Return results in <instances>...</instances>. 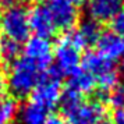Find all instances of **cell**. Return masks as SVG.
<instances>
[{
	"label": "cell",
	"instance_id": "obj_1",
	"mask_svg": "<svg viewBox=\"0 0 124 124\" xmlns=\"http://www.w3.org/2000/svg\"><path fill=\"white\" fill-rule=\"evenodd\" d=\"M49 70L21 54L8 64V70L4 78V86L8 92V96H11L14 101L31 96L36 85Z\"/></svg>",
	"mask_w": 124,
	"mask_h": 124
},
{
	"label": "cell",
	"instance_id": "obj_2",
	"mask_svg": "<svg viewBox=\"0 0 124 124\" xmlns=\"http://www.w3.org/2000/svg\"><path fill=\"white\" fill-rule=\"evenodd\" d=\"M59 105L66 124H105L107 121L105 103L86 99L68 89L63 91Z\"/></svg>",
	"mask_w": 124,
	"mask_h": 124
},
{
	"label": "cell",
	"instance_id": "obj_3",
	"mask_svg": "<svg viewBox=\"0 0 124 124\" xmlns=\"http://www.w3.org/2000/svg\"><path fill=\"white\" fill-rule=\"evenodd\" d=\"M84 49L79 46L71 31L64 32L53 46V67L52 70L62 78L71 77L79 67Z\"/></svg>",
	"mask_w": 124,
	"mask_h": 124
},
{
	"label": "cell",
	"instance_id": "obj_4",
	"mask_svg": "<svg viewBox=\"0 0 124 124\" xmlns=\"http://www.w3.org/2000/svg\"><path fill=\"white\" fill-rule=\"evenodd\" d=\"M81 68L89 73L96 84V89H99L103 93L110 92L113 88L120 85V74L116 64L103 60L95 52H89L82 56Z\"/></svg>",
	"mask_w": 124,
	"mask_h": 124
},
{
	"label": "cell",
	"instance_id": "obj_5",
	"mask_svg": "<svg viewBox=\"0 0 124 124\" xmlns=\"http://www.w3.org/2000/svg\"><path fill=\"white\" fill-rule=\"evenodd\" d=\"M0 34L3 38L20 45L25 43L31 36L28 8L24 4H18L3 10L0 13Z\"/></svg>",
	"mask_w": 124,
	"mask_h": 124
},
{
	"label": "cell",
	"instance_id": "obj_6",
	"mask_svg": "<svg viewBox=\"0 0 124 124\" xmlns=\"http://www.w3.org/2000/svg\"><path fill=\"white\" fill-rule=\"evenodd\" d=\"M63 95V86L60 77L53 70H49L45 77L40 79L36 88L29 96V101L38 103L39 106L46 109L47 112H53L54 107L59 106Z\"/></svg>",
	"mask_w": 124,
	"mask_h": 124
},
{
	"label": "cell",
	"instance_id": "obj_7",
	"mask_svg": "<svg viewBox=\"0 0 124 124\" xmlns=\"http://www.w3.org/2000/svg\"><path fill=\"white\" fill-rule=\"evenodd\" d=\"M45 4L53 18L57 31L68 32L75 28L79 18L77 6H74L68 0H47Z\"/></svg>",
	"mask_w": 124,
	"mask_h": 124
},
{
	"label": "cell",
	"instance_id": "obj_8",
	"mask_svg": "<svg viewBox=\"0 0 124 124\" xmlns=\"http://www.w3.org/2000/svg\"><path fill=\"white\" fill-rule=\"evenodd\" d=\"M21 54L49 70L53 63V45L50 39L34 35L29 36V39L24 43Z\"/></svg>",
	"mask_w": 124,
	"mask_h": 124
},
{
	"label": "cell",
	"instance_id": "obj_9",
	"mask_svg": "<svg viewBox=\"0 0 124 124\" xmlns=\"http://www.w3.org/2000/svg\"><path fill=\"white\" fill-rule=\"evenodd\" d=\"M28 20L29 29L31 32H34L35 36H42L49 39L52 35L57 32L53 18L45 3H38L31 10H28Z\"/></svg>",
	"mask_w": 124,
	"mask_h": 124
},
{
	"label": "cell",
	"instance_id": "obj_10",
	"mask_svg": "<svg viewBox=\"0 0 124 124\" xmlns=\"http://www.w3.org/2000/svg\"><path fill=\"white\" fill-rule=\"evenodd\" d=\"M96 54L109 63L116 64L124 57V39L114 32H102L95 43Z\"/></svg>",
	"mask_w": 124,
	"mask_h": 124
},
{
	"label": "cell",
	"instance_id": "obj_11",
	"mask_svg": "<svg viewBox=\"0 0 124 124\" xmlns=\"http://www.w3.org/2000/svg\"><path fill=\"white\" fill-rule=\"evenodd\" d=\"M123 0H86V16L101 25L112 23V20L123 10Z\"/></svg>",
	"mask_w": 124,
	"mask_h": 124
},
{
	"label": "cell",
	"instance_id": "obj_12",
	"mask_svg": "<svg viewBox=\"0 0 124 124\" xmlns=\"http://www.w3.org/2000/svg\"><path fill=\"white\" fill-rule=\"evenodd\" d=\"M16 118L18 124H46L50 118V112H47L38 103L28 101L21 107H18Z\"/></svg>",
	"mask_w": 124,
	"mask_h": 124
},
{
	"label": "cell",
	"instance_id": "obj_13",
	"mask_svg": "<svg viewBox=\"0 0 124 124\" xmlns=\"http://www.w3.org/2000/svg\"><path fill=\"white\" fill-rule=\"evenodd\" d=\"M73 35L74 38L77 39V42L79 43V46L82 49H86L89 46L95 45L96 40L99 39L102 31H101V25L95 21H92L89 18L84 20L82 23L79 24L77 28H74L73 31Z\"/></svg>",
	"mask_w": 124,
	"mask_h": 124
},
{
	"label": "cell",
	"instance_id": "obj_14",
	"mask_svg": "<svg viewBox=\"0 0 124 124\" xmlns=\"http://www.w3.org/2000/svg\"><path fill=\"white\" fill-rule=\"evenodd\" d=\"M67 89L77 95L86 96L96 89V84L93 78L89 75V73H86L84 68L79 67L71 77H68Z\"/></svg>",
	"mask_w": 124,
	"mask_h": 124
},
{
	"label": "cell",
	"instance_id": "obj_15",
	"mask_svg": "<svg viewBox=\"0 0 124 124\" xmlns=\"http://www.w3.org/2000/svg\"><path fill=\"white\" fill-rule=\"evenodd\" d=\"M21 53H23V45L0 36V62L1 64L13 63L16 59L21 56Z\"/></svg>",
	"mask_w": 124,
	"mask_h": 124
},
{
	"label": "cell",
	"instance_id": "obj_16",
	"mask_svg": "<svg viewBox=\"0 0 124 124\" xmlns=\"http://www.w3.org/2000/svg\"><path fill=\"white\" fill-rule=\"evenodd\" d=\"M17 110V103L11 96L0 93V124H11Z\"/></svg>",
	"mask_w": 124,
	"mask_h": 124
},
{
	"label": "cell",
	"instance_id": "obj_17",
	"mask_svg": "<svg viewBox=\"0 0 124 124\" xmlns=\"http://www.w3.org/2000/svg\"><path fill=\"white\" fill-rule=\"evenodd\" d=\"M106 101L112 107H114L116 110L124 107V86L117 85L116 88H113L110 92L106 93Z\"/></svg>",
	"mask_w": 124,
	"mask_h": 124
},
{
	"label": "cell",
	"instance_id": "obj_18",
	"mask_svg": "<svg viewBox=\"0 0 124 124\" xmlns=\"http://www.w3.org/2000/svg\"><path fill=\"white\" fill-rule=\"evenodd\" d=\"M112 32L124 39V8L112 20Z\"/></svg>",
	"mask_w": 124,
	"mask_h": 124
},
{
	"label": "cell",
	"instance_id": "obj_19",
	"mask_svg": "<svg viewBox=\"0 0 124 124\" xmlns=\"http://www.w3.org/2000/svg\"><path fill=\"white\" fill-rule=\"evenodd\" d=\"M18 4H23V0H0V10H6L10 7L18 6Z\"/></svg>",
	"mask_w": 124,
	"mask_h": 124
},
{
	"label": "cell",
	"instance_id": "obj_20",
	"mask_svg": "<svg viewBox=\"0 0 124 124\" xmlns=\"http://www.w3.org/2000/svg\"><path fill=\"white\" fill-rule=\"evenodd\" d=\"M114 124H124V107L116 110V114H114Z\"/></svg>",
	"mask_w": 124,
	"mask_h": 124
},
{
	"label": "cell",
	"instance_id": "obj_21",
	"mask_svg": "<svg viewBox=\"0 0 124 124\" xmlns=\"http://www.w3.org/2000/svg\"><path fill=\"white\" fill-rule=\"evenodd\" d=\"M46 124H66L64 123V120L63 118H59V117H50L47 120V123Z\"/></svg>",
	"mask_w": 124,
	"mask_h": 124
},
{
	"label": "cell",
	"instance_id": "obj_22",
	"mask_svg": "<svg viewBox=\"0 0 124 124\" xmlns=\"http://www.w3.org/2000/svg\"><path fill=\"white\" fill-rule=\"evenodd\" d=\"M70 3H73L74 6H81V4H84V3H86V0H68Z\"/></svg>",
	"mask_w": 124,
	"mask_h": 124
},
{
	"label": "cell",
	"instance_id": "obj_23",
	"mask_svg": "<svg viewBox=\"0 0 124 124\" xmlns=\"http://www.w3.org/2000/svg\"><path fill=\"white\" fill-rule=\"evenodd\" d=\"M0 73H1V62H0ZM3 89H4V79L0 78V93H3Z\"/></svg>",
	"mask_w": 124,
	"mask_h": 124
},
{
	"label": "cell",
	"instance_id": "obj_24",
	"mask_svg": "<svg viewBox=\"0 0 124 124\" xmlns=\"http://www.w3.org/2000/svg\"><path fill=\"white\" fill-rule=\"evenodd\" d=\"M123 60H124V57H123Z\"/></svg>",
	"mask_w": 124,
	"mask_h": 124
},
{
	"label": "cell",
	"instance_id": "obj_25",
	"mask_svg": "<svg viewBox=\"0 0 124 124\" xmlns=\"http://www.w3.org/2000/svg\"><path fill=\"white\" fill-rule=\"evenodd\" d=\"M123 3H124V0H123Z\"/></svg>",
	"mask_w": 124,
	"mask_h": 124
}]
</instances>
